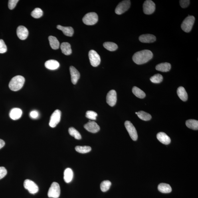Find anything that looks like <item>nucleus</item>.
I'll return each mask as SVG.
<instances>
[{
    "label": "nucleus",
    "instance_id": "nucleus-27",
    "mask_svg": "<svg viewBox=\"0 0 198 198\" xmlns=\"http://www.w3.org/2000/svg\"><path fill=\"white\" fill-rule=\"evenodd\" d=\"M186 124L189 128L194 130H198V121L194 119H189L186 122Z\"/></svg>",
    "mask_w": 198,
    "mask_h": 198
},
{
    "label": "nucleus",
    "instance_id": "nucleus-25",
    "mask_svg": "<svg viewBox=\"0 0 198 198\" xmlns=\"http://www.w3.org/2000/svg\"><path fill=\"white\" fill-rule=\"evenodd\" d=\"M158 189L160 192L164 193H170L172 190L170 186L165 183L160 184L158 185Z\"/></svg>",
    "mask_w": 198,
    "mask_h": 198
},
{
    "label": "nucleus",
    "instance_id": "nucleus-29",
    "mask_svg": "<svg viewBox=\"0 0 198 198\" xmlns=\"http://www.w3.org/2000/svg\"><path fill=\"white\" fill-rule=\"evenodd\" d=\"M103 46L106 49L111 52L115 51L118 48V45L112 42H105L103 44Z\"/></svg>",
    "mask_w": 198,
    "mask_h": 198
},
{
    "label": "nucleus",
    "instance_id": "nucleus-33",
    "mask_svg": "<svg viewBox=\"0 0 198 198\" xmlns=\"http://www.w3.org/2000/svg\"><path fill=\"white\" fill-rule=\"evenodd\" d=\"M111 184L112 183L110 181L106 180L102 181L100 185L101 190L103 192H106L108 191L110 189Z\"/></svg>",
    "mask_w": 198,
    "mask_h": 198
},
{
    "label": "nucleus",
    "instance_id": "nucleus-35",
    "mask_svg": "<svg viewBox=\"0 0 198 198\" xmlns=\"http://www.w3.org/2000/svg\"><path fill=\"white\" fill-rule=\"evenodd\" d=\"M150 80L153 83H160L163 81V77L160 74H155L151 78Z\"/></svg>",
    "mask_w": 198,
    "mask_h": 198
},
{
    "label": "nucleus",
    "instance_id": "nucleus-32",
    "mask_svg": "<svg viewBox=\"0 0 198 198\" xmlns=\"http://www.w3.org/2000/svg\"><path fill=\"white\" fill-rule=\"evenodd\" d=\"M75 150L78 152L81 153H86L91 151L92 148L89 146H77L75 147Z\"/></svg>",
    "mask_w": 198,
    "mask_h": 198
},
{
    "label": "nucleus",
    "instance_id": "nucleus-7",
    "mask_svg": "<svg viewBox=\"0 0 198 198\" xmlns=\"http://www.w3.org/2000/svg\"><path fill=\"white\" fill-rule=\"evenodd\" d=\"M89 58L91 65L97 67L100 64L101 58L100 55L94 50H91L88 53Z\"/></svg>",
    "mask_w": 198,
    "mask_h": 198
},
{
    "label": "nucleus",
    "instance_id": "nucleus-13",
    "mask_svg": "<svg viewBox=\"0 0 198 198\" xmlns=\"http://www.w3.org/2000/svg\"><path fill=\"white\" fill-rule=\"evenodd\" d=\"M84 128L90 133H96L100 130V127L94 121H89L88 122L84 125Z\"/></svg>",
    "mask_w": 198,
    "mask_h": 198
},
{
    "label": "nucleus",
    "instance_id": "nucleus-34",
    "mask_svg": "<svg viewBox=\"0 0 198 198\" xmlns=\"http://www.w3.org/2000/svg\"><path fill=\"white\" fill-rule=\"evenodd\" d=\"M43 15V11L39 8H35L31 13L32 17L35 18V19H39V18L41 17Z\"/></svg>",
    "mask_w": 198,
    "mask_h": 198
},
{
    "label": "nucleus",
    "instance_id": "nucleus-4",
    "mask_svg": "<svg viewBox=\"0 0 198 198\" xmlns=\"http://www.w3.org/2000/svg\"><path fill=\"white\" fill-rule=\"evenodd\" d=\"M98 16L94 12L88 13L83 18V21L87 25H94L98 22Z\"/></svg>",
    "mask_w": 198,
    "mask_h": 198
},
{
    "label": "nucleus",
    "instance_id": "nucleus-9",
    "mask_svg": "<svg viewBox=\"0 0 198 198\" xmlns=\"http://www.w3.org/2000/svg\"><path fill=\"white\" fill-rule=\"evenodd\" d=\"M125 126L131 139L133 141H137L138 139V134L136 129L130 121H126L124 123Z\"/></svg>",
    "mask_w": 198,
    "mask_h": 198
},
{
    "label": "nucleus",
    "instance_id": "nucleus-28",
    "mask_svg": "<svg viewBox=\"0 0 198 198\" xmlns=\"http://www.w3.org/2000/svg\"><path fill=\"white\" fill-rule=\"evenodd\" d=\"M132 92L135 96L139 98H144L146 96V94L142 90L136 86H134L132 89Z\"/></svg>",
    "mask_w": 198,
    "mask_h": 198
},
{
    "label": "nucleus",
    "instance_id": "nucleus-1",
    "mask_svg": "<svg viewBox=\"0 0 198 198\" xmlns=\"http://www.w3.org/2000/svg\"><path fill=\"white\" fill-rule=\"evenodd\" d=\"M153 57L152 52L149 50H144L135 53L133 56V60L135 63L141 65L147 63Z\"/></svg>",
    "mask_w": 198,
    "mask_h": 198
},
{
    "label": "nucleus",
    "instance_id": "nucleus-16",
    "mask_svg": "<svg viewBox=\"0 0 198 198\" xmlns=\"http://www.w3.org/2000/svg\"><path fill=\"white\" fill-rule=\"evenodd\" d=\"M139 41L142 43H151L155 42L156 40L155 36L151 34H143L141 35L139 38Z\"/></svg>",
    "mask_w": 198,
    "mask_h": 198
},
{
    "label": "nucleus",
    "instance_id": "nucleus-22",
    "mask_svg": "<svg viewBox=\"0 0 198 198\" xmlns=\"http://www.w3.org/2000/svg\"><path fill=\"white\" fill-rule=\"evenodd\" d=\"M171 69V65L168 62L159 64L155 66V69L162 72H167Z\"/></svg>",
    "mask_w": 198,
    "mask_h": 198
},
{
    "label": "nucleus",
    "instance_id": "nucleus-6",
    "mask_svg": "<svg viewBox=\"0 0 198 198\" xmlns=\"http://www.w3.org/2000/svg\"><path fill=\"white\" fill-rule=\"evenodd\" d=\"M131 6V2L129 0H125L120 2L117 6L115 12L117 15H120L128 11Z\"/></svg>",
    "mask_w": 198,
    "mask_h": 198
},
{
    "label": "nucleus",
    "instance_id": "nucleus-8",
    "mask_svg": "<svg viewBox=\"0 0 198 198\" xmlns=\"http://www.w3.org/2000/svg\"><path fill=\"white\" fill-rule=\"evenodd\" d=\"M24 186L29 193L32 194L37 193L39 191V187L38 185L34 182L29 179H26L24 181Z\"/></svg>",
    "mask_w": 198,
    "mask_h": 198
},
{
    "label": "nucleus",
    "instance_id": "nucleus-14",
    "mask_svg": "<svg viewBox=\"0 0 198 198\" xmlns=\"http://www.w3.org/2000/svg\"><path fill=\"white\" fill-rule=\"evenodd\" d=\"M28 30L23 26H20L17 28V34L18 38L22 40L27 39L28 35Z\"/></svg>",
    "mask_w": 198,
    "mask_h": 198
},
{
    "label": "nucleus",
    "instance_id": "nucleus-3",
    "mask_svg": "<svg viewBox=\"0 0 198 198\" xmlns=\"http://www.w3.org/2000/svg\"><path fill=\"white\" fill-rule=\"evenodd\" d=\"M195 19V17L193 16L189 15L182 23V29L187 33L190 32L194 24Z\"/></svg>",
    "mask_w": 198,
    "mask_h": 198
},
{
    "label": "nucleus",
    "instance_id": "nucleus-5",
    "mask_svg": "<svg viewBox=\"0 0 198 198\" xmlns=\"http://www.w3.org/2000/svg\"><path fill=\"white\" fill-rule=\"evenodd\" d=\"M60 187L59 184L54 182L52 183L48 192V197L50 198H58L60 195Z\"/></svg>",
    "mask_w": 198,
    "mask_h": 198
},
{
    "label": "nucleus",
    "instance_id": "nucleus-19",
    "mask_svg": "<svg viewBox=\"0 0 198 198\" xmlns=\"http://www.w3.org/2000/svg\"><path fill=\"white\" fill-rule=\"evenodd\" d=\"M60 64L57 61L50 60L47 61L45 63V67L50 70H56L59 67Z\"/></svg>",
    "mask_w": 198,
    "mask_h": 198
},
{
    "label": "nucleus",
    "instance_id": "nucleus-36",
    "mask_svg": "<svg viewBox=\"0 0 198 198\" xmlns=\"http://www.w3.org/2000/svg\"><path fill=\"white\" fill-rule=\"evenodd\" d=\"M97 115V114L94 111L89 110L86 112V116L90 120H96Z\"/></svg>",
    "mask_w": 198,
    "mask_h": 198
},
{
    "label": "nucleus",
    "instance_id": "nucleus-2",
    "mask_svg": "<svg viewBox=\"0 0 198 198\" xmlns=\"http://www.w3.org/2000/svg\"><path fill=\"white\" fill-rule=\"evenodd\" d=\"M25 78L22 76L17 75L12 78L9 83V88L14 92L18 91L23 87Z\"/></svg>",
    "mask_w": 198,
    "mask_h": 198
},
{
    "label": "nucleus",
    "instance_id": "nucleus-40",
    "mask_svg": "<svg viewBox=\"0 0 198 198\" xmlns=\"http://www.w3.org/2000/svg\"><path fill=\"white\" fill-rule=\"evenodd\" d=\"M7 171L5 167H0V179H2L7 175Z\"/></svg>",
    "mask_w": 198,
    "mask_h": 198
},
{
    "label": "nucleus",
    "instance_id": "nucleus-37",
    "mask_svg": "<svg viewBox=\"0 0 198 198\" xmlns=\"http://www.w3.org/2000/svg\"><path fill=\"white\" fill-rule=\"evenodd\" d=\"M7 45L2 39H0V53H5L7 52Z\"/></svg>",
    "mask_w": 198,
    "mask_h": 198
},
{
    "label": "nucleus",
    "instance_id": "nucleus-30",
    "mask_svg": "<svg viewBox=\"0 0 198 198\" xmlns=\"http://www.w3.org/2000/svg\"><path fill=\"white\" fill-rule=\"evenodd\" d=\"M69 133L71 136L73 137L76 139L80 140L81 139L82 136L79 131L74 127H71L69 129Z\"/></svg>",
    "mask_w": 198,
    "mask_h": 198
},
{
    "label": "nucleus",
    "instance_id": "nucleus-26",
    "mask_svg": "<svg viewBox=\"0 0 198 198\" xmlns=\"http://www.w3.org/2000/svg\"><path fill=\"white\" fill-rule=\"evenodd\" d=\"M50 46L54 50H57L60 47L59 42L56 37L54 36H50L48 37Z\"/></svg>",
    "mask_w": 198,
    "mask_h": 198
},
{
    "label": "nucleus",
    "instance_id": "nucleus-42",
    "mask_svg": "<svg viewBox=\"0 0 198 198\" xmlns=\"http://www.w3.org/2000/svg\"><path fill=\"white\" fill-rule=\"evenodd\" d=\"M5 142L3 140L1 139H0V149L2 148V147L5 146Z\"/></svg>",
    "mask_w": 198,
    "mask_h": 198
},
{
    "label": "nucleus",
    "instance_id": "nucleus-20",
    "mask_svg": "<svg viewBox=\"0 0 198 198\" xmlns=\"http://www.w3.org/2000/svg\"><path fill=\"white\" fill-rule=\"evenodd\" d=\"M56 27L58 29L61 30L64 35L66 36L71 37L73 35L74 30L72 27H65L60 25H58Z\"/></svg>",
    "mask_w": 198,
    "mask_h": 198
},
{
    "label": "nucleus",
    "instance_id": "nucleus-41",
    "mask_svg": "<svg viewBox=\"0 0 198 198\" xmlns=\"http://www.w3.org/2000/svg\"><path fill=\"white\" fill-rule=\"evenodd\" d=\"M38 115L39 114L37 111L35 110L32 111L30 114V116L33 119L37 118L38 116Z\"/></svg>",
    "mask_w": 198,
    "mask_h": 198
},
{
    "label": "nucleus",
    "instance_id": "nucleus-21",
    "mask_svg": "<svg viewBox=\"0 0 198 198\" xmlns=\"http://www.w3.org/2000/svg\"><path fill=\"white\" fill-rule=\"evenodd\" d=\"M62 53L65 55H70L72 53L71 46L68 42H63L60 46Z\"/></svg>",
    "mask_w": 198,
    "mask_h": 198
},
{
    "label": "nucleus",
    "instance_id": "nucleus-15",
    "mask_svg": "<svg viewBox=\"0 0 198 198\" xmlns=\"http://www.w3.org/2000/svg\"><path fill=\"white\" fill-rule=\"evenodd\" d=\"M72 83L76 84L80 77V74L77 70L73 66H70V68Z\"/></svg>",
    "mask_w": 198,
    "mask_h": 198
},
{
    "label": "nucleus",
    "instance_id": "nucleus-10",
    "mask_svg": "<svg viewBox=\"0 0 198 198\" xmlns=\"http://www.w3.org/2000/svg\"><path fill=\"white\" fill-rule=\"evenodd\" d=\"M143 11L146 15H150L155 12V5L154 2L151 0H147L144 2L143 6Z\"/></svg>",
    "mask_w": 198,
    "mask_h": 198
},
{
    "label": "nucleus",
    "instance_id": "nucleus-11",
    "mask_svg": "<svg viewBox=\"0 0 198 198\" xmlns=\"http://www.w3.org/2000/svg\"><path fill=\"white\" fill-rule=\"evenodd\" d=\"M61 113L59 110H56L52 113L50 118L49 126L52 128L56 127L59 123L61 118Z\"/></svg>",
    "mask_w": 198,
    "mask_h": 198
},
{
    "label": "nucleus",
    "instance_id": "nucleus-24",
    "mask_svg": "<svg viewBox=\"0 0 198 198\" xmlns=\"http://www.w3.org/2000/svg\"><path fill=\"white\" fill-rule=\"evenodd\" d=\"M178 95L183 101H186L188 99L187 93L184 88L182 86L179 87L177 91Z\"/></svg>",
    "mask_w": 198,
    "mask_h": 198
},
{
    "label": "nucleus",
    "instance_id": "nucleus-12",
    "mask_svg": "<svg viewBox=\"0 0 198 198\" xmlns=\"http://www.w3.org/2000/svg\"><path fill=\"white\" fill-rule=\"evenodd\" d=\"M117 93L116 91L111 90L108 92L106 96V102L109 106H114L117 102Z\"/></svg>",
    "mask_w": 198,
    "mask_h": 198
},
{
    "label": "nucleus",
    "instance_id": "nucleus-43",
    "mask_svg": "<svg viewBox=\"0 0 198 198\" xmlns=\"http://www.w3.org/2000/svg\"><path fill=\"white\" fill-rule=\"evenodd\" d=\"M137 113H138V112H135V114L137 115Z\"/></svg>",
    "mask_w": 198,
    "mask_h": 198
},
{
    "label": "nucleus",
    "instance_id": "nucleus-18",
    "mask_svg": "<svg viewBox=\"0 0 198 198\" xmlns=\"http://www.w3.org/2000/svg\"><path fill=\"white\" fill-rule=\"evenodd\" d=\"M22 110L18 108L12 109L10 111L9 116L10 118L13 120H17L21 118L22 115Z\"/></svg>",
    "mask_w": 198,
    "mask_h": 198
},
{
    "label": "nucleus",
    "instance_id": "nucleus-31",
    "mask_svg": "<svg viewBox=\"0 0 198 198\" xmlns=\"http://www.w3.org/2000/svg\"><path fill=\"white\" fill-rule=\"evenodd\" d=\"M137 115L139 118L143 120L148 121L150 120L151 118V116L150 114L144 111H139Z\"/></svg>",
    "mask_w": 198,
    "mask_h": 198
},
{
    "label": "nucleus",
    "instance_id": "nucleus-23",
    "mask_svg": "<svg viewBox=\"0 0 198 198\" xmlns=\"http://www.w3.org/2000/svg\"><path fill=\"white\" fill-rule=\"evenodd\" d=\"M74 177L73 172L70 168L65 169L64 172V179L65 182L69 183L71 182Z\"/></svg>",
    "mask_w": 198,
    "mask_h": 198
},
{
    "label": "nucleus",
    "instance_id": "nucleus-38",
    "mask_svg": "<svg viewBox=\"0 0 198 198\" xmlns=\"http://www.w3.org/2000/svg\"><path fill=\"white\" fill-rule=\"evenodd\" d=\"M19 0H9L8 2V7L10 10H13L15 8Z\"/></svg>",
    "mask_w": 198,
    "mask_h": 198
},
{
    "label": "nucleus",
    "instance_id": "nucleus-17",
    "mask_svg": "<svg viewBox=\"0 0 198 198\" xmlns=\"http://www.w3.org/2000/svg\"><path fill=\"white\" fill-rule=\"evenodd\" d=\"M157 138L161 143L165 145H168L171 142V139L164 133L160 132L157 134Z\"/></svg>",
    "mask_w": 198,
    "mask_h": 198
},
{
    "label": "nucleus",
    "instance_id": "nucleus-39",
    "mask_svg": "<svg viewBox=\"0 0 198 198\" xmlns=\"http://www.w3.org/2000/svg\"><path fill=\"white\" fill-rule=\"evenodd\" d=\"M179 3L182 7L185 8L188 7L190 1L189 0H181L179 1Z\"/></svg>",
    "mask_w": 198,
    "mask_h": 198
}]
</instances>
